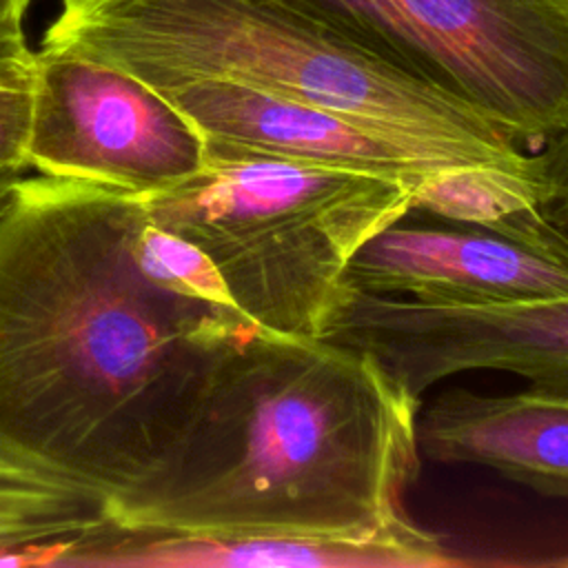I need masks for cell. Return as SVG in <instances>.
<instances>
[{
  "label": "cell",
  "mask_w": 568,
  "mask_h": 568,
  "mask_svg": "<svg viewBox=\"0 0 568 568\" xmlns=\"http://www.w3.org/2000/svg\"><path fill=\"white\" fill-rule=\"evenodd\" d=\"M144 224L142 195L44 175L0 209V459L113 506L164 468L246 320L151 277Z\"/></svg>",
  "instance_id": "1"
},
{
  "label": "cell",
  "mask_w": 568,
  "mask_h": 568,
  "mask_svg": "<svg viewBox=\"0 0 568 568\" xmlns=\"http://www.w3.org/2000/svg\"><path fill=\"white\" fill-rule=\"evenodd\" d=\"M422 397L368 351L242 320L164 468L113 506L186 537H359L408 521Z\"/></svg>",
  "instance_id": "2"
},
{
  "label": "cell",
  "mask_w": 568,
  "mask_h": 568,
  "mask_svg": "<svg viewBox=\"0 0 568 568\" xmlns=\"http://www.w3.org/2000/svg\"><path fill=\"white\" fill-rule=\"evenodd\" d=\"M40 47L118 67L158 93L229 80L300 100L371 124L433 166L537 173L490 118L288 0H60Z\"/></svg>",
  "instance_id": "3"
},
{
  "label": "cell",
  "mask_w": 568,
  "mask_h": 568,
  "mask_svg": "<svg viewBox=\"0 0 568 568\" xmlns=\"http://www.w3.org/2000/svg\"><path fill=\"white\" fill-rule=\"evenodd\" d=\"M202 166L144 197L153 224L202 248L262 328L322 337L357 248L410 209L413 184L202 138Z\"/></svg>",
  "instance_id": "4"
},
{
  "label": "cell",
  "mask_w": 568,
  "mask_h": 568,
  "mask_svg": "<svg viewBox=\"0 0 568 568\" xmlns=\"http://www.w3.org/2000/svg\"><path fill=\"white\" fill-rule=\"evenodd\" d=\"M464 100L528 151L568 129V0H288Z\"/></svg>",
  "instance_id": "5"
},
{
  "label": "cell",
  "mask_w": 568,
  "mask_h": 568,
  "mask_svg": "<svg viewBox=\"0 0 568 568\" xmlns=\"http://www.w3.org/2000/svg\"><path fill=\"white\" fill-rule=\"evenodd\" d=\"M204 142L155 89L93 58L33 51L27 164L44 178L160 193L202 166Z\"/></svg>",
  "instance_id": "6"
},
{
  "label": "cell",
  "mask_w": 568,
  "mask_h": 568,
  "mask_svg": "<svg viewBox=\"0 0 568 568\" xmlns=\"http://www.w3.org/2000/svg\"><path fill=\"white\" fill-rule=\"evenodd\" d=\"M344 288L428 306H510L568 297V231L546 209L499 226L415 209L366 240Z\"/></svg>",
  "instance_id": "7"
},
{
  "label": "cell",
  "mask_w": 568,
  "mask_h": 568,
  "mask_svg": "<svg viewBox=\"0 0 568 568\" xmlns=\"http://www.w3.org/2000/svg\"><path fill=\"white\" fill-rule=\"evenodd\" d=\"M206 140H224L324 166L417 184L433 166L359 120L229 80H191L162 91Z\"/></svg>",
  "instance_id": "8"
},
{
  "label": "cell",
  "mask_w": 568,
  "mask_h": 568,
  "mask_svg": "<svg viewBox=\"0 0 568 568\" xmlns=\"http://www.w3.org/2000/svg\"><path fill=\"white\" fill-rule=\"evenodd\" d=\"M510 395L448 388L417 413L422 457L490 468L539 495L568 501V386Z\"/></svg>",
  "instance_id": "9"
},
{
  "label": "cell",
  "mask_w": 568,
  "mask_h": 568,
  "mask_svg": "<svg viewBox=\"0 0 568 568\" xmlns=\"http://www.w3.org/2000/svg\"><path fill=\"white\" fill-rule=\"evenodd\" d=\"M439 535L413 519L359 537H186L146 535L118 524L87 566L204 568H444L464 566Z\"/></svg>",
  "instance_id": "10"
},
{
  "label": "cell",
  "mask_w": 568,
  "mask_h": 568,
  "mask_svg": "<svg viewBox=\"0 0 568 568\" xmlns=\"http://www.w3.org/2000/svg\"><path fill=\"white\" fill-rule=\"evenodd\" d=\"M113 526L100 490L0 459V566H80Z\"/></svg>",
  "instance_id": "11"
},
{
  "label": "cell",
  "mask_w": 568,
  "mask_h": 568,
  "mask_svg": "<svg viewBox=\"0 0 568 568\" xmlns=\"http://www.w3.org/2000/svg\"><path fill=\"white\" fill-rule=\"evenodd\" d=\"M410 209L442 220L499 226L544 209V186L537 173L486 164L444 166L415 184Z\"/></svg>",
  "instance_id": "12"
},
{
  "label": "cell",
  "mask_w": 568,
  "mask_h": 568,
  "mask_svg": "<svg viewBox=\"0 0 568 568\" xmlns=\"http://www.w3.org/2000/svg\"><path fill=\"white\" fill-rule=\"evenodd\" d=\"M135 248L142 268L160 284L213 306L235 308L226 284L209 255L189 240L153 224L149 215Z\"/></svg>",
  "instance_id": "13"
},
{
  "label": "cell",
  "mask_w": 568,
  "mask_h": 568,
  "mask_svg": "<svg viewBox=\"0 0 568 568\" xmlns=\"http://www.w3.org/2000/svg\"><path fill=\"white\" fill-rule=\"evenodd\" d=\"M33 98V58L0 62V169L27 164V135Z\"/></svg>",
  "instance_id": "14"
},
{
  "label": "cell",
  "mask_w": 568,
  "mask_h": 568,
  "mask_svg": "<svg viewBox=\"0 0 568 568\" xmlns=\"http://www.w3.org/2000/svg\"><path fill=\"white\" fill-rule=\"evenodd\" d=\"M530 153L544 186V209L568 231V129Z\"/></svg>",
  "instance_id": "15"
},
{
  "label": "cell",
  "mask_w": 568,
  "mask_h": 568,
  "mask_svg": "<svg viewBox=\"0 0 568 568\" xmlns=\"http://www.w3.org/2000/svg\"><path fill=\"white\" fill-rule=\"evenodd\" d=\"M31 58L22 20H0V62H27Z\"/></svg>",
  "instance_id": "16"
},
{
  "label": "cell",
  "mask_w": 568,
  "mask_h": 568,
  "mask_svg": "<svg viewBox=\"0 0 568 568\" xmlns=\"http://www.w3.org/2000/svg\"><path fill=\"white\" fill-rule=\"evenodd\" d=\"M27 169H18V166H9V169H0V209L4 206V202L9 200L13 186L22 180Z\"/></svg>",
  "instance_id": "17"
},
{
  "label": "cell",
  "mask_w": 568,
  "mask_h": 568,
  "mask_svg": "<svg viewBox=\"0 0 568 568\" xmlns=\"http://www.w3.org/2000/svg\"><path fill=\"white\" fill-rule=\"evenodd\" d=\"M31 0H0V20H22Z\"/></svg>",
  "instance_id": "18"
}]
</instances>
